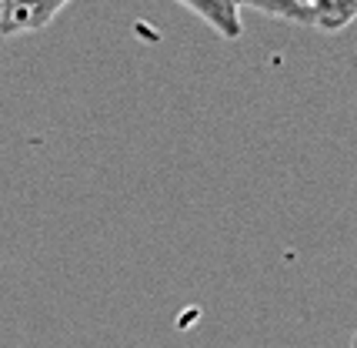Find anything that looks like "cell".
<instances>
[{"instance_id":"cell-3","label":"cell","mask_w":357,"mask_h":348,"mask_svg":"<svg viewBox=\"0 0 357 348\" xmlns=\"http://www.w3.org/2000/svg\"><path fill=\"white\" fill-rule=\"evenodd\" d=\"M311 27L324 34H337L357 20V0H311Z\"/></svg>"},{"instance_id":"cell-4","label":"cell","mask_w":357,"mask_h":348,"mask_svg":"<svg viewBox=\"0 0 357 348\" xmlns=\"http://www.w3.org/2000/svg\"><path fill=\"white\" fill-rule=\"evenodd\" d=\"M237 7H248V10H257V14L278 17V20H287V24H304V27L314 24L311 7H304V3H297V0H237Z\"/></svg>"},{"instance_id":"cell-1","label":"cell","mask_w":357,"mask_h":348,"mask_svg":"<svg viewBox=\"0 0 357 348\" xmlns=\"http://www.w3.org/2000/svg\"><path fill=\"white\" fill-rule=\"evenodd\" d=\"M67 3L70 0H3L0 37H20V34L44 31Z\"/></svg>"},{"instance_id":"cell-6","label":"cell","mask_w":357,"mask_h":348,"mask_svg":"<svg viewBox=\"0 0 357 348\" xmlns=\"http://www.w3.org/2000/svg\"><path fill=\"white\" fill-rule=\"evenodd\" d=\"M297 3H304V7H311V0H297Z\"/></svg>"},{"instance_id":"cell-5","label":"cell","mask_w":357,"mask_h":348,"mask_svg":"<svg viewBox=\"0 0 357 348\" xmlns=\"http://www.w3.org/2000/svg\"><path fill=\"white\" fill-rule=\"evenodd\" d=\"M351 348H357V332H354V338H351Z\"/></svg>"},{"instance_id":"cell-7","label":"cell","mask_w":357,"mask_h":348,"mask_svg":"<svg viewBox=\"0 0 357 348\" xmlns=\"http://www.w3.org/2000/svg\"><path fill=\"white\" fill-rule=\"evenodd\" d=\"M0 14H3V0H0Z\"/></svg>"},{"instance_id":"cell-2","label":"cell","mask_w":357,"mask_h":348,"mask_svg":"<svg viewBox=\"0 0 357 348\" xmlns=\"http://www.w3.org/2000/svg\"><path fill=\"white\" fill-rule=\"evenodd\" d=\"M177 3L187 7V10H194V14L201 17L218 37H224V41H237V37L244 34L237 0H177Z\"/></svg>"}]
</instances>
